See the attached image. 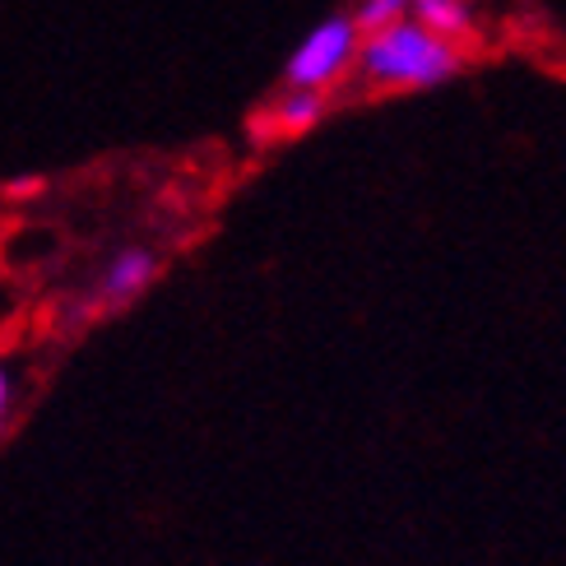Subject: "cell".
Here are the masks:
<instances>
[{"label": "cell", "instance_id": "obj_1", "mask_svg": "<svg viewBox=\"0 0 566 566\" xmlns=\"http://www.w3.org/2000/svg\"><path fill=\"white\" fill-rule=\"evenodd\" d=\"M464 70L455 42L428 33L413 19H399L381 33H367L358 46V75L376 88H437Z\"/></svg>", "mask_w": 566, "mask_h": 566}, {"label": "cell", "instance_id": "obj_2", "mask_svg": "<svg viewBox=\"0 0 566 566\" xmlns=\"http://www.w3.org/2000/svg\"><path fill=\"white\" fill-rule=\"evenodd\" d=\"M363 33L353 14H325L312 33H302V42L283 61V88H335L353 65H358Z\"/></svg>", "mask_w": 566, "mask_h": 566}, {"label": "cell", "instance_id": "obj_3", "mask_svg": "<svg viewBox=\"0 0 566 566\" xmlns=\"http://www.w3.org/2000/svg\"><path fill=\"white\" fill-rule=\"evenodd\" d=\"M158 274V255L149 247H122L107 255V265L93 279L88 293V312H112V306H126L154 283Z\"/></svg>", "mask_w": 566, "mask_h": 566}, {"label": "cell", "instance_id": "obj_4", "mask_svg": "<svg viewBox=\"0 0 566 566\" xmlns=\"http://www.w3.org/2000/svg\"><path fill=\"white\" fill-rule=\"evenodd\" d=\"M409 19L446 42H460L474 33V6H469V0H413Z\"/></svg>", "mask_w": 566, "mask_h": 566}, {"label": "cell", "instance_id": "obj_5", "mask_svg": "<svg viewBox=\"0 0 566 566\" xmlns=\"http://www.w3.org/2000/svg\"><path fill=\"white\" fill-rule=\"evenodd\" d=\"M325 93L321 88H283L274 107H270V122L279 135H302V130H312L321 116H325Z\"/></svg>", "mask_w": 566, "mask_h": 566}, {"label": "cell", "instance_id": "obj_6", "mask_svg": "<svg viewBox=\"0 0 566 566\" xmlns=\"http://www.w3.org/2000/svg\"><path fill=\"white\" fill-rule=\"evenodd\" d=\"M409 10H413V0H358L348 14H353V23H358V33L367 38V33L390 29V23H399V19H409Z\"/></svg>", "mask_w": 566, "mask_h": 566}, {"label": "cell", "instance_id": "obj_7", "mask_svg": "<svg viewBox=\"0 0 566 566\" xmlns=\"http://www.w3.org/2000/svg\"><path fill=\"white\" fill-rule=\"evenodd\" d=\"M10 399H14V381H10V371H6V363H0V418L10 413Z\"/></svg>", "mask_w": 566, "mask_h": 566}]
</instances>
